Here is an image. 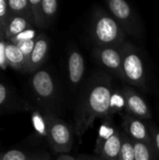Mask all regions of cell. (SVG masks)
I'll use <instances>...</instances> for the list:
<instances>
[{"mask_svg":"<svg viewBox=\"0 0 159 160\" xmlns=\"http://www.w3.org/2000/svg\"><path fill=\"white\" fill-rule=\"evenodd\" d=\"M49 50V41L45 37H39L36 39V44L34 47V50L29 57V60L27 62L25 71L33 72L37 71L38 68L42 65V63L45 61L47 53Z\"/></svg>","mask_w":159,"mask_h":160,"instance_id":"7c38bea8","label":"cell"},{"mask_svg":"<svg viewBox=\"0 0 159 160\" xmlns=\"http://www.w3.org/2000/svg\"><path fill=\"white\" fill-rule=\"evenodd\" d=\"M8 9L7 1L0 0V31L4 34L6 33L7 26L10 21L8 16Z\"/></svg>","mask_w":159,"mask_h":160,"instance_id":"7402d4cb","label":"cell"},{"mask_svg":"<svg viewBox=\"0 0 159 160\" xmlns=\"http://www.w3.org/2000/svg\"><path fill=\"white\" fill-rule=\"evenodd\" d=\"M33 21L38 27H45L46 22L41 8V0H29Z\"/></svg>","mask_w":159,"mask_h":160,"instance_id":"2e32d148","label":"cell"},{"mask_svg":"<svg viewBox=\"0 0 159 160\" xmlns=\"http://www.w3.org/2000/svg\"><path fill=\"white\" fill-rule=\"evenodd\" d=\"M77 160H104L99 156H90V155H80Z\"/></svg>","mask_w":159,"mask_h":160,"instance_id":"4316f807","label":"cell"},{"mask_svg":"<svg viewBox=\"0 0 159 160\" xmlns=\"http://www.w3.org/2000/svg\"><path fill=\"white\" fill-rule=\"evenodd\" d=\"M0 39H1V31H0Z\"/></svg>","mask_w":159,"mask_h":160,"instance_id":"f546056e","label":"cell"},{"mask_svg":"<svg viewBox=\"0 0 159 160\" xmlns=\"http://www.w3.org/2000/svg\"><path fill=\"white\" fill-rule=\"evenodd\" d=\"M85 73V62L82 52L72 46L67 52V74L73 87H77L82 81Z\"/></svg>","mask_w":159,"mask_h":160,"instance_id":"30bf717a","label":"cell"},{"mask_svg":"<svg viewBox=\"0 0 159 160\" xmlns=\"http://www.w3.org/2000/svg\"><path fill=\"white\" fill-rule=\"evenodd\" d=\"M55 160H77V158L68 155H60Z\"/></svg>","mask_w":159,"mask_h":160,"instance_id":"f1b7e54d","label":"cell"},{"mask_svg":"<svg viewBox=\"0 0 159 160\" xmlns=\"http://www.w3.org/2000/svg\"><path fill=\"white\" fill-rule=\"evenodd\" d=\"M59 3L56 0H41V8L44 14L46 24L51 22L56 16Z\"/></svg>","mask_w":159,"mask_h":160,"instance_id":"ac0fdd59","label":"cell"},{"mask_svg":"<svg viewBox=\"0 0 159 160\" xmlns=\"http://www.w3.org/2000/svg\"><path fill=\"white\" fill-rule=\"evenodd\" d=\"M149 128H150L153 147H154L157 157L159 158V128L157 127H152Z\"/></svg>","mask_w":159,"mask_h":160,"instance_id":"d4e9b609","label":"cell"},{"mask_svg":"<svg viewBox=\"0 0 159 160\" xmlns=\"http://www.w3.org/2000/svg\"><path fill=\"white\" fill-rule=\"evenodd\" d=\"M35 44H36V39H30V40H24V41H21L15 45H17V47L21 50V52H22V54L24 55L25 59L29 60V57L34 50V47H35ZM27 65V64H26Z\"/></svg>","mask_w":159,"mask_h":160,"instance_id":"603a6c76","label":"cell"},{"mask_svg":"<svg viewBox=\"0 0 159 160\" xmlns=\"http://www.w3.org/2000/svg\"><path fill=\"white\" fill-rule=\"evenodd\" d=\"M123 46V45H122ZM120 47H95L94 56L106 69L122 78L123 50Z\"/></svg>","mask_w":159,"mask_h":160,"instance_id":"52a82bcc","label":"cell"},{"mask_svg":"<svg viewBox=\"0 0 159 160\" xmlns=\"http://www.w3.org/2000/svg\"><path fill=\"white\" fill-rule=\"evenodd\" d=\"M122 50V79L132 86L145 89L147 86V73L141 52L133 44L128 42L123 44Z\"/></svg>","mask_w":159,"mask_h":160,"instance_id":"3957f363","label":"cell"},{"mask_svg":"<svg viewBox=\"0 0 159 160\" xmlns=\"http://www.w3.org/2000/svg\"><path fill=\"white\" fill-rule=\"evenodd\" d=\"M35 155H28L20 150H10L5 154L0 155V160H32Z\"/></svg>","mask_w":159,"mask_h":160,"instance_id":"44dd1931","label":"cell"},{"mask_svg":"<svg viewBox=\"0 0 159 160\" xmlns=\"http://www.w3.org/2000/svg\"><path fill=\"white\" fill-rule=\"evenodd\" d=\"M106 7L126 34L138 38L143 36L142 22L128 2L126 0H109L106 2Z\"/></svg>","mask_w":159,"mask_h":160,"instance_id":"5b68a950","label":"cell"},{"mask_svg":"<svg viewBox=\"0 0 159 160\" xmlns=\"http://www.w3.org/2000/svg\"><path fill=\"white\" fill-rule=\"evenodd\" d=\"M89 33L95 47H120L127 35L115 18L101 8H95L92 13Z\"/></svg>","mask_w":159,"mask_h":160,"instance_id":"7a4b0ae2","label":"cell"},{"mask_svg":"<svg viewBox=\"0 0 159 160\" xmlns=\"http://www.w3.org/2000/svg\"><path fill=\"white\" fill-rule=\"evenodd\" d=\"M134 151H135V160H157L158 157L153 147V144L134 142Z\"/></svg>","mask_w":159,"mask_h":160,"instance_id":"9a60e30c","label":"cell"},{"mask_svg":"<svg viewBox=\"0 0 159 160\" xmlns=\"http://www.w3.org/2000/svg\"><path fill=\"white\" fill-rule=\"evenodd\" d=\"M7 92L6 86L0 82V105L5 102L7 98Z\"/></svg>","mask_w":159,"mask_h":160,"instance_id":"484cf974","label":"cell"},{"mask_svg":"<svg viewBox=\"0 0 159 160\" xmlns=\"http://www.w3.org/2000/svg\"><path fill=\"white\" fill-rule=\"evenodd\" d=\"M32 160H51V158L47 153H39L36 154L35 158Z\"/></svg>","mask_w":159,"mask_h":160,"instance_id":"83f0119b","label":"cell"},{"mask_svg":"<svg viewBox=\"0 0 159 160\" xmlns=\"http://www.w3.org/2000/svg\"><path fill=\"white\" fill-rule=\"evenodd\" d=\"M7 6L9 10L15 12L16 14L21 15L22 13H27L28 15L32 16L29 0H8Z\"/></svg>","mask_w":159,"mask_h":160,"instance_id":"d6986e66","label":"cell"},{"mask_svg":"<svg viewBox=\"0 0 159 160\" xmlns=\"http://www.w3.org/2000/svg\"><path fill=\"white\" fill-rule=\"evenodd\" d=\"M47 138L54 152L61 155L69 153L73 146L74 136L71 128L61 118L52 113H46Z\"/></svg>","mask_w":159,"mask_h":160,"instance_id":"277c9868","label":"cell"},{"mask_svg":"<svg viewBox=\"0 0 159 160\" xmlns=\"http://www.w3.org/2000/svg\"><path fill=\"white\" fill-rule=\"evenodd\" d=\"M122 136H123V143H122L119 160H135L133 141L125 132H122Z\"/></svg>","mask_w":159,"mask_h":160,"instance_id":"e0dca14e","label":"cell"},{"mask_svg":"<svg viewBox=\"0 0 159 160\" xmlns=\"http://www.w3.org/2000/svg\"><path fill=\"white\" fill-rule=\"evenodd\" d=\"M5 58L6 62L16 69H25L27 60L17 47V45L7 42L5 43Z\"/></svg>","mask_w":159,"mask_h":160,"instance_id":"4fadbf2b","label":"cell"},{"mask_svg":"<svg viewBox=\"0 0 159 160\" xmlns=\"http://www.w3.org/2000/svg\"><path fill=\"white\" fill-rule=\"evenodd\" d=\"M123 143L122 132L115 130L101 145L96 149L98 156L104 160H119Z\"/></svg>","mask_w":159,"mask_h":160,"instance_id":"8fae6325","label":"cell"},{"mask_svg":"<svg viewBox=\"0 0 159 160\" xmlns=\"http://www.w3.org/2000/svg\"><path fill=\"white\" fill-rule=\"evenodd\" d=\"M32 120L36 131L41 136L47 137V123H46L45 115L42 116L38 112H35L33 113Z\"/></svg>","mask_w":159,"mask_h":160,"instance_id":"ffe728a7","label":"cell"},{"mask_svg":"<svg viewBox=\"0 0 159 160\" xmlns=\"http://www.w3.org/2000/svg\"><path fill=\"white\" fill-rule=\"evenodd\" d=\"M32 87L40 99L50 101L55 98V82L51 73L47 70L40 69L35 72L32 78Z\"/></svg>","mask_w":159,"mask_h":160,"instance_id":"ba28073f","label":"cell"},{"mask_svg":"<svg viewBox=\"0 0 159 160\" xmlns=\"http://www.w3.org/2000/svg\"><path fill=\"white\" fill-rule=\"evenodd\" d=\"M112 97V78L108 73L96 72L85 82L74 112V131L80 142L97 118L111 114Z\"/></svg>","mask_w":159,"mask_h":160,"instance_id":"6da1fadb","label":"cell"},{"mask_svg":"<svg viewBox=\"0 0 159 160\" xmlns=\"http://www.w3.org/2000/svg\"><path fill=\"white\" fill-rule=\"evenodd\" d=\"M123 118L124 132L132 141L153 144L150 128L146 126L143 120L128 114H125Z\"/></svg>","mask_w":159,"mask_h":160,"instance_id":"9c48e42d","label":"cell"},{"mask_svg":"<svg viewBox=\"0 0 159 160\" xmlns=\"http://www.w3.org/2000/svg\"><path fill=\"white\" fill-rule=\"evenodd\" d=\"M36 38V31L31 28V29H28V30H25L23 32H22L21 34L17 35L16 37L12 38L10 40L11 43L13 44H17L21 41H24V40H30V39H35Z\"/></svg>","mask_w":159,"mask_h":160,"instance_id":"cb8c5ba5","label":"cell"},{"mask_svg":"<svg viewBox=\"0 0 159 160\" xmlns=\"http://www.w3.org/2000/svg\"><path fill=\"white\" fill-rule=\"evenodd\" d=\"M122 97L126 114L140 118L143 121L151 119V110L144 98L137 91L131 87L125 86L122 89Z\"/></svg>","mask_w":159,"mask_h":160,"instance_id":"8992f818","label":"cell"},{"mask_svg":"<svg viewBox=\"0 0 159 160\" xmlns=\"http://www.w3.org/2000/svg\"><path fill=\"white\" fill-rule=\"evenodd\" d=\"M31 28H32V23L30 22L29 19H26L23 16H16L10 19L7 26L5 35L8 39H11L12 38L16 37L22 32Z\"/></svg>","mask_w":159,"mask_h":160,"instance_id":"5bb4252c","label":"cell"}]
</instances>
